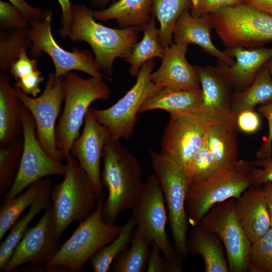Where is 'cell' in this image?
<instances>
[{
  "label": "cell",
  "mask_w": 272,
  "mask_h": 272,
  "mask_svg": "<svg viewBox=\"0 0 272 272\" xmlns=\"http://www.w3.org/2000/svg\"><path fill=\"white\" fill-rule=\"evenodd\" d=\"M102 158L101 179L108 191L103 206V218L105 222L114 224L122 212L133 208L144 182L137 159L121 146L119 140L110 137L105 144Z\"/></svg>",
  "instance_id": "obj_1"
},
{
  "label": "cell",
  "mask_w": 272,
  "mask_h": 272,
  "mask_svg": "<svg viewBox=\"0 0 272 272\" xmlns=\"http://www.w3.org/2000/svg\"><path fill=\"white\" fill-rule=\"evenodd\" d=\"M93 11L84 5L73 4L68 38L72 42H85L92 49L96 61L110 78L117 58L126 59L138 42L142 27L114 29L95 21Z\"/></svg>",
  "instance_id": "obj_2"
},
{
  "label": "cell",
  "mask_w": 272,
  "mask_h": 272,
  "mask_svg": "<svg viewBox=\"0 0 272 272\" xmlns=\"http://www.w3.org/2000/svg\"><path fill=\"white\" fill-rule=\"evenodd\" d=\"M104 193L93 212L79 224L72 236L43 266L33 271H80L87 261L102 247L112 241L121 227L105 222L103 218Z\"/></svg>",
  "instance_id": "obj_3"
},
{
  "label": "cell",
  "mask_w": 272,
  "mask_h": 272,
  "mask_svg": "<svg viewBox=\"0 0 272 272\" xmlns=\"http://www.w3.org/2000/svg\"><path fill=\"white\" fill-rule=\"evenodd\" d=\"M65 159L63 180L52 186L51 194L59 239L70 224L84 221L93 212L99 198L76 158L71 154Z\"/></svg>",
  "instance_id": "obj_4"
},
{
  "label": "cell",
  "mask_w": 272,
  "mask_h": 272,
  "mask_svg": "<svg viewBox=\"0 0 272 272\" xmlns=\"http://www.w3.org/2000/svg\"><path fill=\"white\" fill-rule=\"evenodd\" d=\"M256 167L254 162L238 160L219 168L208 180L190 186L186 198L189 223L197 225L214 205L236 199L253 185L252 172Z\"/></svg>",
  "instance_id": "obj_5"
},
{
  "label": "cell",
  "mask_w": 272,
  "mask_h": 272,
  "mask_svg": "<svg viewBox=\"0 0 272 272\" xmlns=\"http://www.w3.org/2000/svg\"><path fill=\"white\" fill-rule=\"evenodd\" d=\"M63 85L64 105L55 136L56 146L66 159L71 155L74 142L79 136L90 105L97 100H107L110 91L103 80L94 77L84 79L74 72L65 76Z\"/></svg>",
  "instance_id": "obj_6"
},
{
  "label": "cell",
  "mask_w": 272,
  "mask_h": 272,
  "mask_svg": "<svg viewBox=\"0 0 272 272\" xmlns=\"http://www.w3.org/2000/svg\"><path fill=\"white\" fill-rule=\"evenodd\" d=\"M209 15L213 28L227 49L261 47L272 41V16L245 3Z\"/></svg>",
  "instance_id": "obj_7"
},
{
  "label": "cell",
  "mask_w": 272,
  "mask_h": 272,
  "mask_svg": "<svg viewBox=\"0 0 272 272\" xmlns=\"http://www.w3.org/2000/svg\"><path fill=\"white\" fill-rule=\"evenodd\" d=\"M150 155L153 170L162 188L175 249L187 258V231L188 217L186 198L190 181L184 167L164 155L153 150Z\"/></svg>",
  "instance_id": "obj_8"
},
{
  "label": "cell",
  "mask_w": 272,
  "mask_h": 272,
  "mask_svg": "<svg viewBox=\"0 0 272 272\" xmlns=\"http://www.w3.org/2000/svg\"><path fill=\"white\" fill-rule=\"evenodd\" d=\"M52 11L46 10L44 17L30 24L26 31L31 41L30 55L39 57L46 53L51 58L54 74L64 78L73 71L84 72L91 77L110 79L100 73L101 67L93 55L87 50L74 48L69 51L59 46L54 38L51 30Z\"/></svg>",
  "instance_id": "obj_9"
},
{
  "label": "cell",
  "mask_w": 272,
  "mask_h": 272,
  "mask_svg": "<svg viewBox=\"0 0 272 272\" xmlns=\"http://www.w3.org/2000/svg\"><path fill=\"white\" fill-rule=\"evenodd\" d=\"M164 196L155 173L144 183L141 195L132 209L135 226L142 229L150 240L160 248L173 270L182 268L183 257L171 246L166 231L168 219Z\"/></svg>",
  "instance_id": "obj_10"
},
{
  "label": "cell",
  "mask_w": 272,
  "mask_h": 272,
  "mask_svg": "<svg viewBox=\"0 0 272 272\" xmlns=\"http://www.w3.org/2000/svg\"><path fill=\"white\" fill-rule=\"evenodd\" d=\"M155 64L154 59L146 61L132 88L112 106L104 109L91 108L96 119L108 129L112 139L120 140L132 137L140 108L149 97L163 88L151 80Z\"/></svg>",
  "instance_id": "obj_11"
},
{
  "label": "cell",
  "mask_w": 272,
  "mask_h": 272,
  "mask_svg": "<svg viewBox=\"0 0 272 272\" xmlns=\"http://www.w3.org/2000/svg\"><path fill=\"white\" fill-rule=\"evenodd\" d=\"M63 83V77L56 76L54 73L50 74L42 93L36 97L15 88L17 96L34 118L40 144L52 158L59 163L65 157L56 146L55 132L56 121L64 100Z\"/></svg>",
  "instance_id": "obj_12"
},
{
  "label": "cell",
  "mask_w": 272,
  "mask_h": 272,
  "mask_svg": "<svg viewBox=\"0 0 272 272\" xmlns=\"http://www.w3.org/2000/svg\"><path fill=\"white\" fill-rule=\"evenodd\" d=\"M23 147L18 172L10 189L3 196L1 202L15 197L36 181L46 177L63 176L65 165L52 158L40 144L36 124L28 109H22Z\"/></svg>",
  "instance_id": "obj_13"
},
{
  "label": "cell",
  "mask_w": 272,
  "mask_h": 272,
  "mask_svg": "<svg viewBox=\"0 0 272 272\" xmlns=\"http://www.w3.org/2000/svg\"><path fill=\"white\" fill-rule=\"evenodd\" d=\"M235 198L214 205L198 224L216 234L226 250L229 271H248L251 243L239 222L235 211Z\"/></svg>",
  "instance_id": "obj_14"
},
{
  "label": "cell",
  "mask_w": 272,
  "mask_h": 272,
  "mask_svg": "<svg viewBox=\"0 0 272 272\" xmlns=\"http://www.w3.org/2000/svg\"><path fill=\"white\" fill-rule=\"evenodd\" d=\"M161 141L162 153L184 168L200 149L214 122L196 112L170 113Z\"/></svg>",
  "instance_id": "obj_15"
},
{
  "label": "cell",
  "mask_w": 272,
  "mask_h": 272,
  "mask_svg": "<svg viewBox=\"0 0 272 272\" xmlns=\"http://www.w3.org/2000/svg\"><path fill=\"white\" fill-rule=\"evenodd\" d=\"M59 240L51 203L36 225L28 227L1 271L10 272L26 263V271L44 265L59 249Z\"/></svg>",
  "instance_id": "obj_16"
},
{
  "label": "cell",
  "mask_w": 272,
  "mask_h": 272,
  "mask_svg": "<svg viewBox=\"0 0 272 272\" xmlns=\"http://www.w3.org/2000/svg\"><path fill=\"white\" fill-rule=\"evenodd\" d=\"M195 66L202 96L198 112L214 122L237 126L232 108L235 91L230 81L216 66Z\"/></svg>",
  "instance_id": "obj_17"
},
{
  "label": "cell",
  "mask_w": 272,
  "mask_h": 272,
  "mask_svg": "<svg viewBox=\"0 0 272 272\" xmlns=\"http://www.w3.org/2000/svg\"><path fill=\"white\" fill-rule=\"evenodd\" d=\"M108 129L95 117L91 108L86 115L82 133L74 142L71 154L85 171L98 197L103 193L100 161L105 144L110 138Z\"/></svg>",
  "instance_id": "obj_18"
},
{
  "label": "cell",
  "mask_w": 272,
  "mask_h": 272,
  "mask_svg": "<svg viewBox=\"0 0 272 272\" xmlns=\"http://www.w3.org/2000/svg\"><path fill=\"white\" fill-rule=\"evenodd\" d=\"M188 45L172 43L165 48L162 63L151 75V80L162 88L179 90L201 89L195 65L187 61Z\"/></svg>",
  "instance_id": "obj_19"
},
{
  "label": "cell",
  "mask_w": 272,
  "mask_h": 272,
  "mask_svg": "<svg viewBox=\"0 0 272 272\" xmlns=\"http://www.w3.org/2000/svg\"><path fill=\"white\" fill-rule=\"evenodd\" d=\"M212 29L209 15L194 16L191 14L190 9H187L181 13L175 25L173 40L177 44L197 45L208 54L228 65H233L235 59L214 44L211 36Z\"/></svg>",
  "instance_id": "obj_20"
},
{
  "label": "cell",
  "mask_w": 272,
  "mask_h": 272,
  "mask_svg": "<svg viewBox=\"0 0 272 272\" xmlns=\"http://www.w3.org/2000/svg\"><path fill=\"white\" fill-rule=\"evenodd\" d=\"M225 51L235 59V62L229 66L218 60L216 66L230 81L235 91L248 86L272 58V48L236 47Z\"/></svg>",
  "instance_id": "obj_21"
},
{
  "label": "cell",
  "mask_w": 272,
  "mask_h": 272,
  "mask_svg": "<svg viewBox=\"0 0 272 272\" xmlns=\"http://www.w3.org/2000/svg\"><path fill=\"white\" fill-rule=\"evenodd\" d=\"M235 211L251 244L271 228L269 214L261 185L250 186L235 199Z\"/></svg>",
  "instance_id": "obj_22"
},
{
  "label": "cell",
  "mask_w": 272,
  "mask_h": 272,
  "mask_svg": "<svg viewBox=\"0 0 272 272\" xmlns=\"http://www.w3.org/2000/svg\"><path fill=\"white\" fill-rule=\"evenodd\" d=\"M23 107L8 74L0 73V149L9 145L23 133Z\"/></svg>",
  "instance_id": "obj_23"
},
{
  "label": "cell",
  "mask_w": 272,
  "mask_h": 272,
  "mask_svg": "<svg viewBox=\"0 0 272 272\" xmlns=\"http://www.w3.org/2000/svg\"><path fill=\"white\" fill-rule=\"evenodd\" d=\"M193 227L187 237L188 253L201 256L206 272L229 271L224 245L220 238L199 224Z\"/></svg>",
  "instance_id": "obj_24"
},
{
  "label": "cell",
  "mask_w": 272,
  "mask_h": 272,
  "mask_svg": "<svg viewBox=\"0 0 272 272\" xmlns=\"http://www.w3.org/2000/svg\"><path fill=\"white\" fill-rule=\"evenodd\" d=\"M93 14L100 21L116 20L119 28L142 27L152 19V5L151 0H119Z\"/></svg>",
  "instance_id": "obj_25"
},
{
  "label": "cell",
  "mask_w": 272,
  "mask_h": 272,
  "mask_svg": "<svg viewBox=\"0 0 272 272\" xmlns=\"http://www.w3.org/2000/svg\"><path fill=\"white\" fill-rule=\"evenodd\" d=\"M53 182L50 176L45 177L44 182L35 201L27 213L11 227L9 234L0 246V270L8 262L13 250L20 241L29 225L36 216L51 204Z\"/></svg>",
  "instance_id": "obj_26"
},
{
  "label": "cell",
  "mask_w": 272,
  "mask_h": 272,
  "mask_svg": "<svg viewBox=\"0 0 272 272\" xmlns=\"http://www.w3.org/2000/svg\"><path fill=\"white\" fill-rule=\"evenodd\" d=\"M201 89L179 90L164 88L149 97L139 113L155 109L173 112L198 111L202 101Z\"/></svg>",
  "instance_id": "obj_27"
},
{
  "label": "cell",
  "mask_w": 272,
  "mask_h": 272,
  "mask_svg": "<svg viewBox=\"0 0 272 272\" xmlns=\"http://www.w3.org/2000/svg\"><path fill=\"white\" fill-rule=\"evenodd\" d=\"M237 129V126L217 122L207 127V144L219 168L238 160Z\"/></svg>",
  "instance_id": "obj_28"
},
{
  "label": "cell",
  "mask_w": 272,
  "mask_h": 272,
  "mask_svg": "<svg viewBox=\"0 0 272 272\" xmlns=\"http://www.w3.org/2000/svg\"><path fill=\"white\" fill-rule=\"evenodd\" d=\"M271 101L272 74L263 66L248 86L234 92L232 108L236 117L242 111L254 109L258 105H264Z\"/></svg>",
  "instance_id": "obj_29"
},
{
  "label": "cell",
  "mask_w": 272,
  "mask_h": 272,
  "mask_svg": "<svg viewBox=\"0 0 272 272\" xmlns=\"http://www.w3.org/2000/svg\"><path fill=\"white\" fill-rule=\"evenodd\" d=\"M151 242L145 232L137 227L134 229L128 248L112 263L113 272H143L147 269Z\"/></svg>",
  "instance_id": "obj_30"
},
{
  "label": "cell",
  "mask_w": 272,
  "mask_h": 272,
  "mask_svg": "<svg viewBox=\"0 0 272 272\" xmlns=\"http://www.w3.org/2000/svg\"><path fill=\"white\" fill-rule=\"evenodd\" d=\"M156 18L152 16L151 21L142 26L144 36L134 46L126 61L130 64L129 74L137 76L142 66L147 61L155 57L162 58L165 48L159 42V28L156 26Z\"/></svg>",
  "instance_id": "obj_31"
},
{
  "label": "cell",
  "mask_w": 272,
  "mask_h": 272,
  "mask_svg": "<svg viewBox=\"0 0 272 272\" xmlns=\"http://www.w3.org/2000/svg\"><path fill=\"white\" fill-rule=\"evenodd\" d=\"M152 14L160 24L159 42L164 48L173 40L175 25L181 14L191 8V0H151Z\"/></svg>",
  "instance_id": "obj_32"
},
{
  "label": "cell",
  "mask_w": 272,
  "mask_h": 272,
  "mask_svg": "<svg viewBox=\"0 0 272 272\" xmlns=\"http://www.w3.org/2000/svg\"><path fill=\"white\" fill-rule=\"evenodd\" d=\"M45 178L29 185L24 192L2 203L0 208V240L4 238L20 215L37 198L44 182Z\"/></svg>",
  "instance_id": "obj_33"
},
{
  "label": "cell",
  "mask_w": 272,
  "mask_h": 272,
  "mask_svg": "<svg viewBox=\"0 0 272 272\" xmlns=\"http://www.w3.org/2000/svg\"><path fill=\"white\" fill-rule=\"evenodd\" d=\"M135 224L131 217L121 227L116 237L96 252L89 260L94 272L110 270L115 259L129 246Z\"/></svg>",
  "instance_id": "obj_34"
},
{
  "label": "cell",
  "mask_w": 272,
  "mask_h": 272,
  "mask_svg": "<svg viewBox=\"0 0 272 272\" xmlns=\"http://www.w3.org/2000/svg\"><path fill=\"white\" fill-rule=\"evenodd\" d=\"M31 45L26 30H0V73L8 74L22 51Z\"/></svg>",
  "instance_id": "obj_35"
},
{
  "label": "cell",
  "mask_w": 272,
  "mask_h": 272,
  "mask_svg": "<svg viewBox=\"0 0 272 272\" xmlns=\"http://www.w3.org/2000/svg\"><path fill=\"white\" fill-rule=\"evenodd\" d=\"M23 147L19 137L8 146L0 149V195L3 197L12 187L16 178Z\"/></svg>",
  "instance_id": "obj_36"
},
{
  "label": "cell",
  "mask_w": 272,
  "mask_h": 272,
  "mask_svg": "<svg viewBox=\"0 0 272 272\" xmlns=\"http://www.w3.org/2000/svg\"><path fill=\"white\" fill-rule=\"evenodd\" d=\"M185 169L190 181V186L208 180L219 169L209 148L206 137L200 149L190 160Z\"/></svg>",
  "instance_id": "obj_37"
},
{
  "label": "cell",
  "mask_w": 272,
  "mask_h": 272,
  "mask_svg": "<svg viewBox=\"0 0 272 272\" xmlns=\"http://www.w3.org/2000/svg\"><path fill=\"white\" fill-rule=\"evenodd\" d=\"M248 271L272 272V228L252 243L249 252Z\"/></svg>",
  "instance_id": "obj_38"
},
{
  "label": "cell",
  "mask_w": 272,
  "mask_h": 272,
  "mask_svg": "<svg viewBox=\"0 0 272 272\" xmlns=\"http://www.w3.org/2000/svg\"><path fill=\"white\" fill-rule=\"evenodd\" d=\"M30 23L24 16L11 4L0 1V30H25Z\"/></svg>",
  "instance_id": "obj_39"
},
{
  "label": "cell",
  "mask_w": 272,
  "mask_h": 272,
  "mask_svg": "<svg viewBox=\"0 0 272 272\" xmlns=\"http://www.w3.org/2000/svg\"><path fill=\"white\" fill-rule=\"evenodd\" d=\"M243 3L244 0H191L190 13L199 17L210 15L224 7Z\"/></svg>",
  "instance_id": "obj_40"
},
{
  "label": "cell",
  "mask_w": 272,
  "mask_h": 272,
  "mask_svg": "<svg viewBox=\"0 0 272 272\" xmlns=\"http://www.w3.org/2000/svg\"><path fill=\"white\" fill-rule=\"evenodd\" d=\"M259 115L267 121L268 132L266 140L255 154L257 160L272 157V101L260 105L257 109Z\"/></svg>",
  "instance_id": "obj_41"
},
{
  "label": "cell",
  "mask_w": 272,
  "mask_h": 272,
  "mask_svg": "<svg viewBox=\"0 0 272 272\" xmlns=\"http://www.w3.org/2000/svg\"><path fill=\"white\" fill-rule=\"evenodd\" d=\"M259 114L254 109L242 111L236 116V125L238 129L246 133L257 132L261 126Z\"/></svg>",
  "instance_id": "obj_42"
},
{
  "label": "cell",
  "mask_w": 272,
  "mask_h": 272,
  "mask_svg": "<svg viewBox=\"0 0 272 272\" xmlns=\"http://www.w3.org/2000/svg\"><path fill=\"white\" fill-rule=\"evenodd\" d=\"M27 50L22 51L18 59L11 66L9 72L17 81L39 70L35 59H30L27 54Z\"/></svg>",
  "instance_id": "obj_43"
},
{
  "label": "cell",
  "mask_w": 272,
  "mask_h": 272,
  "mask_svg": "<svg viewBox=\"0 0 272 272\" xmlns=\"http://www.w3.org/2000/svg\"><path fill=\"white\" fill-rule=\"evenodd\" d=\"M44 79V77L41 76V72L38 70L31 74L16 81L15 87L31 97H36L41 92L40 85Z\"/></svg>",
  "instance_id": "obj_44"
},
{
  "label": "cell",
  "mask_w": 272,
  "mask_h": 272,
  "mask_svg": "<svg viewBox=\"0 0 272 272\" xmlns=\"http://www.w3.org/2000/svg\"><path fill=\"white\" fill-rule=\"evenodd\" d=\"M256 166L252 172V180L255 185L272 182V157L265 158L254 161Z\"/></svg>",
  "instance_id": "obj_45"
},
{
  "label": "cell",
  "mask_w": 272,
  "mask_h": 272,
  "mask_svg": "<svg viewBox=\"0 0 272 272\" xmlns=\"http://www.w3.org/2000/svg\"><path fill=\"white\" fill-rule=\"evenodd\" d=\"M148 259L147 271L167 272L168 260L163 255L159 246L152 243Z\"/></svg>",
  "instance_id": "obj_46"
},
{
  "label": "cell",
  "mask_w": 272,
  "mask_h": 272,
  "mask_svg": "<svg viewBox=\"0 0 272 272\" xmlns=\"http://www.w3.org/2000/svg\"><path fill=\"white\" fill-rule=\"evenodd\" d=\"M11 4L19 10L26 18L30 24L42 19L46 10L39 7H33L25 0H8Z\"/></svg>",
  "instance_id": "obj_47"
},
{
  "label": "cell",
  "mask_w": 272,
  "mask_h": 272,
  "mask_svg": "<svg viewBox=\"0 0 272 272\" xmlns=\"http://www.w3.org/2000/svg\"><path fill=\"white\" fill-rule=\"evenodd\" d=\"M61 9V29L60 34L63 38L68 37L72 19L73 4L70 0H57Z\"/></svg>",
  "instance_id": "obj_48"
},
{
  "label": "cell",
  "mask_w": 272,
  "mask_h": 272,
  "mask_svg": "<svg viewBox=\"0 0 272 272\" xmlns=\"http://www.w3.org/2000/svg\"><path fill=\"white\" fill-rule=\"evenodd\" d=\"M251 7L272 16V0H244Z\"/></svg>",
  "instance_id": "obj_49"
},
{
  "label": "cell",
  "mask_w": 272,
  "mask_h": 272,
  "mask_svg": "<svg viewBox=\"0 0 272 272\" xmlns=\"http://www.w3.org/2000/svg\"><path fill=\"white\" fill-rule=\"evenodd\" d=\"M261 186L268 210L270 220V227L272 228V182H266L261 185Z\"/></svg>",
  "instance_id": "obj_50"
},
{
  "label": "cell",
  "mask_w": 272,
  "mask_h": 272,
  "mask_svg": "<svg viewBox=\"0 0 272 272\" xmlns=\"http://www.w3.org/2000/svg\"><path fill=\"white\" fill-rule=\"evenodd\" d=\"M92 5L97 10L104 9L109 6L111 2H114V0H90Z\"/></svg>",
  "instance_id": "obj_51"
},
{
  "label": "cell",
  "mask_w": 272,
  "mask_h": 272,
  "mask_svg": "<svg viewBox=\"0 0 272 272\" xmlns=\"http://www.w3.org/2000/svg\"><path fill=\"white\" fill-rule=\"evenodd\" d=\"M267 68L272 74V58L269 60L264 65Z\"/></svg>",
  "instance_id": "obj_52"
}]
</instances>
